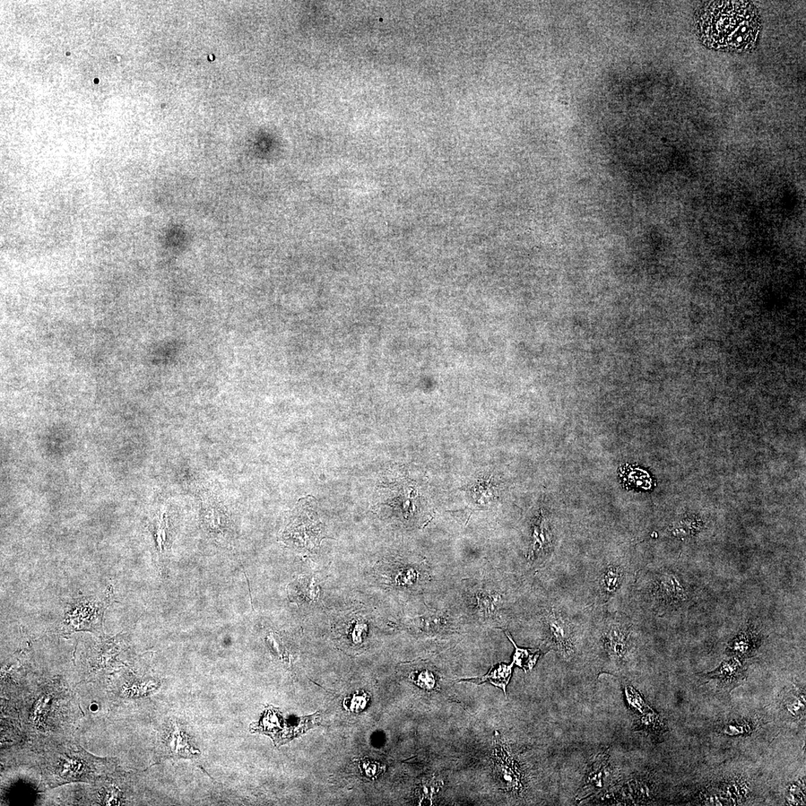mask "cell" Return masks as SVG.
Returning <instances> with one entry per match:
<instances>
[{
    "label": "cell",
    "mask_w": 806,
    "mask_h": 806,
    "mask_svg": "<svg viewBox=\"0 0 806 806\" xmlns=\"http://www.w3.org/2000/svg\"><path fill=\"white\" fill-rule=\"evenodd\" d=\"M368 699V695H365V693H363L362 695H353L350 701L351 705L350 706L351 712H361V710L365 709L366 706H367Z\"/></svg>",
    "instance_id": "22"
},
{
    "label": "cell",
    "mask_w": 806,
    "mask_h": 806,
    "mask_svg": "<svg viewBox=\"0 0 806 806\" xmlns=\"http://www.w3.org/2000/svg\"><path fill=\"white\" fill-rule=\"evenodd\" d=\"M113 601V591L109 587L100 596L75 598L68 603L63 620V631L67 634L78 631H89L102 634L104 614Z\"/></svg>",
    "instance_id": "2"
},
{
    "label": "cell",
    "mask_w": 806,
    "mask_h": 806,
    "mask_svg": "<svg viewBox=\"0 0 806 806\" xmlns=\"http://www.w3.org/2000/svg\"><path fill=\"white\" fill-rule=\"evenodd\" d=\"M696 27L699 38L707 47L744 53L756 47L761 21L752 3L708 2L697 12Z\"/></svg>",
    "instance_id": "1"
},
{
    "label": "cell",
    "mask_w": 806,
    "mask_h": 806,
    "mask_svg": "<svg viewBox=\"0 0 806 806\" xmlns=\"http://www.w3.org/2000/svg\"><path fill=\"white\" fill-rule=\"evenodd\" d=\"M492 761L493 776L501 790L514 794L521 792L523 790L521 771L497 731L493 738Z\"/></svg>",
    "instance_id": "3"
},
{
    "label": "cell",
    "mask_w": 806,
    "mask_h": 806,
    "mask_svg": "<svg viewBox=\"0 0 806 806\" xmlns=\"http://www.w3.org/2000/svg\"><path fill=\"white\" fill-rule=\"evenodd\" d=\"M417 624L424 631L438 634L450 627L451 621L446 614L439 611H429L418 619Z\"/></svg>",
    "instance_id": "13"
},
{
    "label": "cell",
    "mask_w": 806,
    "mask_h": 806,
    "mask_svg": "<svg viewBox=\"0 0 806 806\" xmlns=\"http://www.w3.org/2000/svg\"><path fill=\"white\" fill-rule=\"evenodd\" d=\"M664 730V725L653 710H649V713H645L641 716L636 724V730H645L647 732H652L654 733L660 732Z\"/></svg>",
    "instance_id": "17"
},
{
    "label": "cell",
    "mask_w": 806,
    "mask_h": 806,
    "mask_svg": "<svg viewBox=\"0 0 806 806\" xmlns=\"http://www.w3.org/2000/svg\"><path fill=\"white\" fill-rule=\"evenodd\" d=\"M629 638L627 629L613 624L604 636L605 651L615 660H622L629 651Z\"/></svg>",
    "instance_id": "8"
},
{
    "label": "cell",
    "mask_w": 806,
    "mask_h": 806,
    "mask_svg": "<svg viewBox=\"0 0 806 806\" xmlns=\"http://www.w3.org/2000/svg\"><path fill=\"white\" fill-rule=\"evenodd\" d=\"M759 641L757 631L749 627L731 641L728 651L735 657H749L757 651Z\"/></svg>",
    "instance_id": "10"
},
{
    "label": "cell",
    "mask_w": 806,
    "mask_h": 806,
    "mask_svg": "<svg viewBox=\"0 0 806 806\" xmlns=\"http://www.w3.org/2000/svg\"><path fill=\"white\" fill-rule=\"evenodd\" d=\"M474 608L484 619H495L502 605V596L491 589H478L474 593Z\"/></svg>",
    "instance_id": "9"
},
{
    "label": "cell",
    "mask_w": 806,
    "mask_h": 806,
    "mask_svg": "<svg viewBox=\"0 0 806 806\" xmlns=\"http://www.w3.org/2000/svg\"><path fill=\"white\" fill-rule=\"evenodd\" d=\"M413 680L422 689L432 690L436 688V678L435 675L428 670H424L419 673H418Z\"/></svg>",
    "instance_id": "18"
},
{
    "label": "cell",
    "mask_w": 806,
    "mask_h": 806,
    "mask_svg": "<svg viewBox=\"0 0 806 806\" xmlns=\"http://www.w3.org/2000/svg\"><path fill=\"white\" fill-rule=\"evenodd\" d=\"M514 664H500L491 667L489 672L480 678L471 680V681L476 684H482L485 682H489L498 688L504 691L505 695H506V687L510 681L511 674H513V669Z\"/></svg>",
    "instance_id": "11"
},
{
    "label": "cell",
    "mask_w": 806,
    "mask_h": 806,
    "mask_svg": "<svg viewBox=\"0 0 806 806\" xmlns=\"http://www.w3.org/2000/svg\"><path fill=\"white\" fill-rule=\"evenodd\" d=\"M746 667L738 657H733L724 661L714 671L706 675L709 679L718 681L721 688L732 690L746 679Z\"/></svg>",
    "instance_id": "7"
},
{
    "label": "cell",
    "mask_w": 806,
    "mask_h": 806,
    "mask_svg": "<svg viewBox=\"0 0 806 806\" xmlns=\"http://www.w3.org/2000/svg\"><path fill=\"white\" fill-rule=\"evenodd\" d=\"M506 636L515 648L513 663L521 667L525 672L532 671L537 660H539L540 651L539 649L519 648L507 631Z\"/></svg>",
    "instance_id": "14"
},
{
    "label": "cell",
    "mask_w": 806,
    "mask_h": 806,
    "mask_svg": "<svg viewBox=\"0 0 806 806\" xmlns=\"http://www.w3.org/2000/svg\"><path fill=\"white\" fill-rule=\"evenodd\" d=\"M803 695H800L796 698H790L787 700L786 708L794 716H797L803 713L805 709V698Z\"/></svg>",
    "instance_id": "21"
},
{
    "label": "cell",
    "mask_w": 806,
    "mask_h": 806,
    "mask_svg": "<svg viewBox=\"0 0 806 806\" xmlns=\"http://www.w3.org/2000/svg\"><path fill=\"white\" fill-rule=\"evenodd\" d=\"M549 634V645L564 657L574 654V636L571 624L563 615L555 610L545 616Z\"/></svg>",
    "instance_id": "4"
},
{
    "label": "cell",
    "mask_w": 806,
    "mask_h": 806,
    "mask_svg": "<svg viewBox=\"0 0 806 806\" xmlns=\"http://www.w3.org/2000/svg\"><path fill=\"white\" fill-rule=\"evenodd\" d=\"M550 535L547 524H546L544 518L541 517L539 523L534 528L528 559L534 560L541 554L546 553L550 549Z\"/></svg>",
    "instance_id": "12"
},
{
    "label": "cell",
    "mask_w": 806,
    "mask_h": 806,
    "mask_svg": "<svg viewBox=\"0 0 806 806\" xmlns=\"http://www.w3.org/2000/svg\"><path fill=\"white\" fill-rule=\"evenodd\" d=\"M608 751L594 758L587 771L582 786L580 787L577 799L583 800L593 794H599L605 790L609 782L611 768Z\"/></svg>",
    "instance_id": "6"
},
{
    "label": "cell",
    "mask_w": 806,
    "mask_h": 806,
    "mask_svg": "<svg viewBox=\"0 0 806 806\" xmlns=\"http://www.w3.org/2000/svg\"><path fill=\"white\" fill-rule=\"evenodd\" d=\"M442 783L436 779L425 780L420 785L417 794L420 805H432L434 796L439 792Z\"/></svg>",
    "instance_id": "16"
},
{
    "label": "cell",
    "mask_w": 806,
    "mask_h": 806,
    "mask_svg": "<svg viewBox=\"0 0 806 806\" xmlns=\"http://www.w3.org/2000/svg\"><path fill=\"white\" fill-rule=\"evenodd\" d=\"M654 601L661 608H669L686 600V587L681 579L672 573L664 572L656 580L653 589Z\"/></svg>",
    "instance_id": "5"
},
{
    "label": "cell",
    "mask_w": 806,
    "mask_h": 806,
    "mask_svg": "<svg viewBox=\"0 0 806 806\" xmlns=\"http://www.w3.org/2000/svg\"><path fill=\"white\" fill-rule=\"evenodd\" d=\"M623 579L622 570L618 566L606 568L601 579V585L604 593L614 594L619 587Z\"/></svg>",
    "instance_id": "15"
},
{
    "label": "cell",
    "mask_w": 806,
    "mask_h": 806,
    "mask_svg": "<svg viewBox=\"0 0 806 806\" xmlns=\"http://www.w3.org/2000/svg\"><path fill=\"white\" fill-rule=\"evenodd\" d=\"M805 799V785L803 783L792 784L787 791L786 800L792 805L803 804Z\"/></svg>",
    "instance_id": "19"
},
{
    "label": "cell",
    "mask_w": 806,
    "mask_h": 806,
    "mask_svg": "<svg viewBox=\"0 0 806 806\" xmlns=\"http://www.w3.org/2000/svg\"><path fill=\"white\" fill-rule=\"evenodd\" d=\"M626 697L628 704L631 708L644 713L645 710L649 709V707L645 704V701L638 695L634 688L627 686L626 688Z\"/></svg>",
    "instance_id": "20"
}]
</instances>
